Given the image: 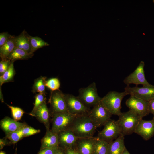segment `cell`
Listing matches in <instances>:
<instances>
[{
    "label": "cell",
    "instance_id": "26",
    "mask_svg": "<svg viewBox=\"0 0 154 154\" xmlns=\"http://www.w3.org/2000/svg\"><path fill=\"white\" fill-rule=\"evenodd\" d=\"M46 79V77H41L35 80L33 86V92L45 93Z\"/></svg>",
    "mask_w": 154,
    "mask_h": 154
},
{
    "label": "cell",
    "instance_id": "29",
    "mask_svg": "<svg viewBox=\"0 0 154 154\" xmlns=\"http://www.w3.org/2000/svg\"><path fill=\"white\" fill-rule=\"evenodd\" d=\"M7 105L11 110L13 119L17 121L21 120L25 112L24 111L20 108Z\"/></svg>",
    "mask_w": 154,
    "mask_h": 154
},
{
    "label": "cell",
    "instance_id": "18",
    "mask_svg": "<svg viewBox=\"0 0 154 154\" xmlns=\"http://www.w3.org/2000/svg\"><path fill=\"white\" fill-rule=\"evenodd\" d=\"M59 146L58 134L53 132L50 129L46 130L45 135L41 140L40 149L54 148Z\"/></svg>",
    "mask_w": 154,
    "mask_h": 154
},
{
    "label": "cell",
    "instance_id": "8",
    "mask_svg": "<svg viewBox=\"0 0 154 154\" xmlns=\"http://www.w3.org/2000/svg\"><path fill=\"white\" fill-rule=\"evenodd\" d=\"M68 112L70 114L79 116L88 114L90 110L77 96L70 94H64Z\"/></svg>",
    "mask_w": 154,
    "mask_h": 154
},
{
    "label": "cell",
    "instance_id": "43",
    "mask_svg": "<svg viewBox=\"0 0 154 154\" xmlns=\"http://www.w3.org/2000/svg\"><path fill=\"white\" fill-rule=\"evenodd\" d=\"M153 2L154 3V0H153Z\"/></svg>",
    "mask_w": 154,
    "mask_h": 154
},
{
    "label": "cell",
    "instance_id": "21",
    "mask_svg": "<svg viewBox=\"0 0 154 154\" xmlns=\"http://www.w3.org/2000/svg\"><path fill=\"white\" fill-rule=\"evenodd\" d=\"M15 37L11 35L6 42L0 47V56L1 60L7 59L8 56L16 47Z\"/></svg>",
    "mask_w": 154,
    "mask_h": 154
},
{
    "label": "cell",
    "instance_id": "3",
    "mask_svg": "<svg viewBox=\"0 0 154 154\" xmlns=\"http://www.w3.org/2000/svg\"><path fill=\"white\" fill-rule=\"evenodd\" d=\"M118 120L121 134L124 136L129 135L134 132L136 127L142 119L136 113L129 110L121 112Z\"/></svg>",
    "mask_w": 154,
    "mask_h": 154
},
{
    "label": "cell",
    "instance_id": "13",
    "mask_svg": "<svg viewBox=\"0 0 154 154\" xmlns=\"http://www.w3.org/2000/svg\"><path fill=\"white\" fill-rule=\"evenodd\" d=\"M30 115L35 117L40 122L44 124L46 130L50 129V110L47 107L46 100L33 112L29 114Z\"/></svg>",
    "mask_w": 154,
    "mask_h": 154
},
{
    "label": "cell",
    "instance_id": "12",
    "mask_svg": "<svg viewBox=\"0 0 154 154\" xmlns=\"http://www.w3.org/2000/svg\"><path fill=\"white\" fill-rule=\"evenodd\" d=\"M125 104L130 110L136 113L142 118L149 114L148 102L130 96L127 100Z\"/></svg>",
    "mask_w": 154,
    "mask_h": 154
},
{
    "label": "cell",
    "instance_id": "36",
    "mask_svg": "<svg viewBox=\"0 0 154 154\" xmlns=\"http://www.w3.org/2000/svg\"><path fill=\"white\" fill-rule=\"evenodd\" d=\"M10 142L6 139L4 138L3 139H0V149H2L6 145H11Z\"/></svg>",
    "mask_w": 154,
    "mask_h": 154
},
{
    "label": "cell",
    "instance_id": "40",
    "mask_svg": "<svg viewBox=\"0 0 154 154\" xmlns=\"http://www.w3.org/2000/svg\"><path fill=\"white\" fill-rule=\"evenodd\" d=\"M0 154H6V153L4 151H1L0 152Z\"/></svg>",
    "mask_w": 154,
    "mask_h": 154
},
{
    "label": "cell",
    "instance_id": "27",
    "mask_svg": "<svg viewBox=\"0 0 154 154\" xmlns=\"http://www.w3.org/2000/svg\"><path fill=\"white\" fill-rule=\"evenodd\" d=\"M5 135L4 138L7 139L11 144H15L23 138L20 130Z\"/></svg>",
    "mask_w": 154,
    "mask_h": 154
},
{
    "label": "cell",
    "instance_id": "15",
    "mask_svg": "<svg viewBox=\"0 0 154 154\" xmlns=\"http://www.w3.org/2000/svg\"><path fill=\"white\" fill-rule=\"evenodd\" d=\"M96 137L79 138L73 149L80 154H93Z\"/></svg>",
    "mask_w": 154,
    "mask_h": 154
},
{
    "label": "cell",
    "instance_id": "22",
    "mask_svg": "<svg viewBox=\"0 0 154 154\" xmlns=\"http://www.w3.org/2000/svg\"><path fill=\"white\" fill-rule=\"evenodd\" d=\"M33 56V54L29 53L21 49L15 47L7 59L11 61L14 62L17 60L27 59L31 58Z\"/></svg>",
    "mask_w": 154,
    "mask_h": 154
},
{
    "label": "cell",
    "instance_id": "32",
    "mask_svg": "<svg viewBox=\"0 0 154 154\" xmlns=\"http://www.w3.org/2000/svg\"><path fill=\"white\" fill-rule=\"evenodd\" d=\"M11 61L7 59L2 60L0 62V74L2 75L9 68Z\"/></svg>",
    "mask_w": 154,
    "mask_h": 154
},
{
    "label": "cell",
    "instance_id": "9",
    "mask_svg": "<svg viewBox=\"0 0 154 154\" xmlns=\"http://www.w3.org/2000/svg\"><path fill=\"white\" fill-rule=\"evenodd\" d=\"M49 102L51 116L56 114L68 112L64 94L59 90L52 91Z\"/></svg>",
    "mask_w": 154,
    "mask_h": 154
},
{
    "label": "cell",
    "instance_id": "30",
    "mask_svg": "<svg viewBox=\"0 0 154 154\" xmlns=\"http://www.w3.org/2000/svg\"><path fill=\"white\" fill-rule=\"evenodd\" d=\"M23 137L33 135L40 132V129H37L27 125L20 129Z\"/></svg>",
    "mask_w": 154,
    "mask_h": 154
},
{
    "label": "cell",
    "instance_id": "11",
    "mask_svg": "<svg viewBox=\"0 0 154 154\" xmlns=\"http://www.w3.org/2000/svg\"><path fill=\"white\" fill-rule=\"evenodd\" d=\"M144 62L141 61L135 70L126 77L124 80L123 82L127 86L133 84L137 86L138 85L143 86L151 85L146 80L145 75Z\"/></svg>",
    "mask_w": 154,
    "mask_h": 154
},
{
    "label": "cell",
    "instance_id": "35",
    "mask_svg": "<svg viewBox=\"0 0 154 154\" xmlns=\"http://www.w3.org/2000/svg\"><path fill=\"white\" fill-rule=\"evenodd\" d=\"M148 109L149 113L152 114L154 118V99L148 102Z\"/></svg>",
    "mask_w": 154,
    "mask_h": 154
},
{
    "label": "cell",
    "instance_id": "17",
    "mask_svg": "<svg viewBox=\"0 0 154 154\" xmlns=\"http://www.w3.org/2000/svg\"><path fill=\"white\" fill-rule=\"evenodd\" d=\"M0 124L5 134L17 131L27 125L25 123L18 122L8 116L1 120Z\"/></svg>",
    "mask_w": 154,
    "mask_h": 154
},
{
    "label": "cell",
    "instance_id": "34",
    "mask_svg": "<svg viewBox=\"0 0 154 154\" xmlns=\"http://www.w3.org/2000/svg\"><path fill=\"white\" fill-rule=\"evenodd\" d=\"M59 147L54 148L40 149L37 154H54L55 152Z\"/></svg>",
    "mask_w": 154,
    "mask_h": 154
},
{
    "label": "cell",
    "instance_id": "10",
    "mask_svg": "<svg viewBox=\"0 0 154 154\" xmlns=\"http://www.w3.org/2000/svg\"><path fill=\"white\" fill-rule=\"evenodd\" d=\"M128 95H130L147 102L154 99V85L151 84L143 86L131 87L127 86L125 88Z\"/></svg>",
    "mask_w": 154,
    "mask_h": 154
},
{
    "label": "cell",
    "instance_id": "37",
    "mask_svg": "<svg viewBox=\"0 0 154 154\" xmlns=\"http://www.w3.org/2000/svg\"><path fill=\"white\" fill-rule=\"evenodd\" d=\"M54 154H66L65 149L59 146L55 152Z\"/></svg>",
    "mask_w": 154,
    "mask_h": 154
},
{
    "label": "cell",
    "instance_id": "19",
    "mask_svg": "<svg viewBox=\"0 0 154 154\" xmlns=\"http://www.w3.org/2000/svg\"><path fill=\"white\" fill-rule=\"evenodd\" d=\"M16 47L26 52L33 54L31 52V47L29 39V35L24 30L18 36L15 37Z\"/></svg>",
    "mask_w": 154,
    "mask_h": 154
},
{
    "label": "cell",
    "instance_id": "39",
    "mask_svg": "<svg viewBox=\"0 0 154 154\" xmlns=\"http://www.w3.org/2000/svg\"><path fill=\"white\" fill-rule=\"evenodd\" d=\"M122 154H130L125 148Z\"/></svg>",
    "mask_w": 154,
    "mask_h": 154
},
{
    "label": "cell",
    "instance_id": "7",
    "mask_svg": "<svg viewBox=\"0 0 154 154\" xmlns=\"http://www.w3.org/2000/svg\"><path fill=\"white\" fill-rule=\"evenodd\" d=\"M104 126L103 129L99 132L97 137L109 143L121 134L118 120L111 119Z\"/></svg>",
    "mask_w": 154,
    "mask_h": 154
},
{
    "label": "cell",
    "instance_id": "16",
    "mask_svg": "<svg viewBox=\"0 0 154 154\" xmlns=\"http://www.w3.org/2000/svg\"><path fill=\"white\" fill-rule=\"evenodd\" d=\"M58 135L59 146L64 149L73 148L79 138L68 129L60 132Z\"/></svg>",
    "mask_w": 154,
    "mask_h": 154
},
{
    "label": "cell",
    "instance_id": "41",
    "mask_svg": "<svg viewBox=\"0 0 154 154\" xmlns=\"http://www.w3.org/2000/svg\"><path fill=\"white\" fill-rule=\"evenodd\" d=\"M76 154H80V153H79L76 151Z\"/></svg>",
    "mask_w": 154,
    "mask_h": 154
},
{
    "label": "cell",
    "instance_id": "24",
    "mask_svg": "<svg viewBox=\"0 0 154 154\" xmlns=\"http://www.w3.org/2000/svg\"><path fill=\"white\" fill-rule=\"evenodd\" d=\"M29 39L31 47V52L33 53L40 48L49 45L47 42L38 36L33 37L29 35Z\"/></svg>",
    "mask_w": 154,
    "mask_h": 154
},
{
    "label": "cell",
    "instance_id": "4",
    "mask_svg": "<svg viewBox=\"0 0 154 154\" xmlns=\"http://www.w3.org/2000/svg\"><path fill=\"white\" fill-rule=\"evenodd\" d=\"M78 92L77 97L89 108L100 102L102 98L98 94L95 82L92 83L86 87L80 88Z\"/></svg>",
    "mask_w": 154,
    "mask_h": 154
},
{
    "label": "cell",
    "instance_id": "1",
    "mask_svg": "<svg viewBox=\"0 0 154 154\" xmlns=\"http://www.w3.org/2000/svg\"><path fill=\"white\" fill-rule=\"evenodd\" d=\"M97 127L88 114L76 116L68 129L79 138L93 137Z\"/></svg>",
    "mask_w": 154,
    "mask_h": 154
},
{
    "label": "cell",
    "instance_id": "23",
    "mask_svg": "<svg viewBox=\"0 0 154 154\" xmlns=\"http://www.w3.org/2000/svg\"><path fill=\"white\" fill-rule=\"evenodd\" d=\"M109 143L96 137L93 154H108Z\"/></svg>",
    "mask_w": 154,
    "mask_h": 154
},
{
    "label": "cell",
    "instance_id": "2",
    "mask_svg": "<svg viewBox=\"0 0 154 154\" xmlns=\"http://www.w3.org/2000/svg\"><path fill=\"white\" fill-rule=\"evenodd\" d=\"M127 95L128 94L125 91L121 92L114 91H110L102 98L100 102L112 115L119 116L121 113L122 101Z\"/></svg>",
    "mask_w": 154,
    "mask_h": 154
},
{
    "label": "cell",
    "instance_id": "6",
    "mask_svg": "<svg viewBox=\"0 0 154 154\" xmlns=\"http://www.w3.org/2000/svg\"><path fill=\"white\" fill-rule=\"evenodd\" d=\"M88 114L97 128L104 126L112 115L100 102L94 106Z\"/></svg>",
    "mask_w": 154,
    "mask_h": 154
},
{
    "label": "cell",
    "instance_id": "38",
    "mask_svg": "<svg viewBox=\"0 0 154 154\" xmlns=\"http://www.w3.org/2000/svg\"><path fill=\"white\" fill-rule=\"evenodd\" d=\"M66 154H77L76 151L73 148L65 149Z\"/></svg>",
    "mask_w": 154,
    "mask_h": 154
},
{
    "label": "cell",
    "instance_id": "31",
    "mask_svg": "<svg viewBox=\"0 0 154 154\" xmlns=\"http://www.w3.org/2000/svg\"><path fill=\"white\" fill-rule=\"evenodd\" d=\"M45 100V93H38L35 96V102L33 108L31 112H34Z\"/></svg>",
    "mask_w": 154,
    "mask_h": 154
},
{
    "label": "cell",
    "instance_id": "28",
    "mask_svg": "<svg viewBox=\"0 0 154 154\" xmlns=\"http://www.w3.org/2000/svg\"><path fill=\"white\" fill-rule=\"evenodd\" d=\"M45 86L52 91H54L59 90L60 83L58 78H53L46 81Z\"/></svg>",
    "mask_w": 154,
    "mask_h": 154
},
{
    "label": "cell",
    "instance_id": "25",
    "mask_svg": "<svg viewBox=\"0 0 154 154\" xmlns=\"http://www.w3.org/2000/svg\"><path fill=\"white\" fill-rule=\"evenodd\" d=\"M14 62L11 61L10 65L8 69L0 76V85L1 86L4 83L13 80L15 74L14 67Z\"/></svg>",
    "mask_w": 154,
    "mask_h": 154
},
{
    "label": "cell",
    "instance_id": "20",
    "mask_svg": "<svg viewBox=\"0 0 154 154\" xmlns=\"http://www.w3.org/2000/svg\"><path fill=\"white\" fill-rule=\"evenodd\" d=\"M124 137L121 134L114 141L109 143L108 154H122L125 148Z\"/></svg>",
    "mask_w": 154,
    "mask_h": 154
},
{
    "label": "cell",
    "instance_id": "5",
    "mask_svg": "<svg viewBox=\"0 0 154 154\" xmlns=\"http://www.w3.org/2000/svg\"><path fill=\"white\" fill-rule=\"evenodd\" d=\"M76 116L68 112L53 115L52 116V125L50 130L58 134L62 131L68 129Z\"/></svg>",
    "mask_w": 154,
    "mask_h": 154
},
{
    "label": "cell",
    "instance_id": "14",
    "mask_svg": "<svg viewBox=\"0 0 154 154\" xmlns=\"http://www.w3.org/2000/svg\"><path fill=\"white\" fill-rule=\"evenodd\" d=\"M134 133L140 135L145 140L150 139L154 135V118L149 120L142 119Z\"/></svg>",
    "mask_w": 154,
    "mask_h": 154
},
{
    "label": "cell",
    "instance_id": "42",
    "mask_svg": "<svg viewBox=\"0 0 154 154\" xmlns=\"http://www.w3.org/2000/svg\"><path fill=\"white\" fill-rule=\"evenodd\" d=\"M16 151H17V150H16V152H15V154H17V152H16Z\"/></svg>",
    "mask_w": 154,
    "mask_h": 154
},
{
    "label": "cell",
    "instance_id": "33",
    "mask_svg": "<svg viewBox=\"0 0 154 154\" xmlns=\"http://www.w3.org/2000/svg\"><path fill=\"white\" fill-rule=\"evenodd\" d=\"M11 36L7 32H3L0 33V47L6 42Z\"/></svg>",
    "mask_w": 154,
    "mask_h": 154
}]
</instances>
